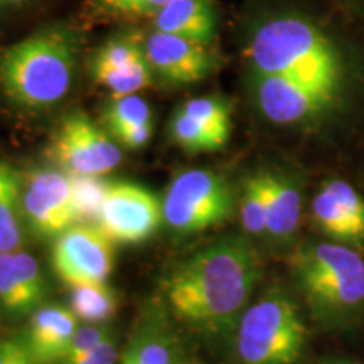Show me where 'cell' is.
Listing matches in <instances>:
<instances>
[{
  "label": "cell",
  "instance_id": "6da1fadb",
  "mask_svg": "<svg viewBox=\"0 0 364 364\" xmlns=\"http://www.w3.org/2000/svg\"><path fill=\"white\" fill-rule=\"evenodd\" d=\"M247 73L299 81L348 110L364 80V51L334 16L299 2H273L241 29Z\"/></svg>",
  "mask_w": 364,
  "mask_h": 364
},
{
  "label": "cell",
  "instance_id": "7a4b0ae2",
  "mask_svg": "<svg viewBox=\"0 0 364 364\" xmlns=\"http://www.w3.org/2000/svg\"><path fill=\"white\" fill-rule=\"evenodd\" d=\"M262 277L257 250L243 236L213 241L179 263L166 299L181 321L206 334L235 329Z\"/></svg>",
  "mask_w": 364,
  "mask_h": 364
},
{
  "label": "cell",
  "instance_id": "3957f363",
  "mask_svg": "<svg viewBox=\"0 0 364 364\" xmlns=\"http://www.w3.org/2000/svg\"><path fill=\"white\" fill-rule=\"evenodd\" d=\"M80 29L68 21L49 22L0 49V90L16 107L51 110L68 97L81 54Z\"/></svg>",
  "mask_w": 364,
  "mask_h": 364
},
{
  "label": "cell",
  "instance_id": "277c9868",
  "mask_svg": "<svg viewBox=\"0 0 364 364\" xmlns=\"http://www.w3.org/2000/svg\"><path fill=\"white\" fill-rule=\"evenodd\" d=\"M292 273L312 317L324 329H349L364 317V257L336 241H311L292 258Z\"/></svg>",
  "mask_w": 364,
  "mask_h": 364
},
{
  "label": "cell",
  "instance_id": "5b68a950",
  "mask_svg": "<svg viewBox=\"0 0 364 364\" xmlns=\"http://www.w3.org/2000/svg\"><path fill=\"white\" fill-rule=\"evenodd\" d=\"M307 341L299 306L280 290H272L245 309L235 327L240 364H297Z\"/></svg>",
  "mask_w": 364,
  "mask_h": 364
},
{
  "label": "cell",
  "instance_id": "8992f818",
  "mask_svg": "<svg viewBox=\"0 0 364 364\" xmlns=\"http://www.w3.org/2000/svg\"><path fill=\"white\" fill-rule=\"evenodd\" d=\"M162 211L166 225L176 233H201L233 216L235 194L230 182L215 171H182L164 196Z\"/></svg>",
  "mask_w": 364,
  "mask_h": 364
},
{
  "label": "cell",
  "instance_id": "52a82bcc",
  "mask_svg": "<svg viewBox=\"0 0 364 364\" xmlns=\"http://www.w3.org/2000/svg\"><path fill=\"white\" fill-rule=\"evenodd\" d=\"M247 81L255 108L272 125L316 129L346 112L322 91L284 76L247 73Z\"/></svg>",
  "mask_w": 364,
  "mask_h": 364
},
{
  "label": "cell",
  "instance_id": "ba28073f",
  "mask_svg": "<svg viewBox=\"0 0 364 364\" xmlns=\"http://www.w3.org/2000/svg\"><path fill=\"white\" fill-rule=\"evenodd\" d=\"M46 157L68 174L107 176L124 161V150L107 129L75 112L56 125Z\"/></svg>",
  "mask_w": 364,
  "mask_h": 364
},
{
  "label": "cell",
  "instance_id": "9c48e42d",
  "mask_svg": "<svg viewBox=\"0 0 364 364\" xmlns=\"http://www.w3.org/2000/svg\"><path fill=\"white\" fill-rule=\"evenodd\" d=\"M91 78L112 97L135 95L154 83V73L145 54V36L125 29L100 44L90 58Z\"/></svg>",
  "mask_w": 364,
  "mask_h": 364
},
{
  "label": "cell",
  "instance_id": "30bf717a",
  "mask_svg": "<svg viewBox=\"0 0 364 364\" xmlns=\"http://www.w3.org/2000/svg\"><path fill=\"white\" fill-rule=\"evenodd\" d=\"M22 209L29 233L43 240L58 238L75 226L71 182L61 169H33L22 177Z\"/></svg>",
  "mask_w": 364,
  "mask_h": 364
},
{
  "label": "cell",
  "instance_id": "8fae6325",
  "mask_svg": "<svg viewBox=\"0 0 364 364\" xmlns=\"http://www.w3.org/2000/svg\"><path fill=\"white\" fill-rule=\"evenodd\" d=\"M53 268L70 287L105 284L113 272V241L97 225H75L54 238Z\"/></svg>",
  "mask_w": 364,
  "mask_h": 364
},
{
  "label": "cell",
  "instance_id": "7c38bea8",
  "mask_svg": "<svg viewBox=\"0 0 364 364\" xmlns=\"http://www.w3.org/2000/svg\"><path fill=\"white\" fill-rule=\"evenodd\" d=\"M164 221L162 201L134 182H112L98 228L113 243L135 245L149 240Z\"/></svg>",
  "mask_w": 364,
  "mask_h": 364
},
{
  "label": "cell",
  "instance_id": "4fadbf2b",
  "mask_svg": "<svg viewBox=\"0 0 364 364\" xmlns=\"http://www.w3.org/2000/svg\"><path fill=\"white\" fill-rule=\"evenodd\" d=\"M145 54L154 76L169 86L201 83L221 65L215 44H203L154 29L145 34Z\"/></svg>",
  "mask_w": 364,
  "mask_h": 364
},
{
  "label": "cell",
  "instance_id": "5bb4252c",
  "mask_svg": "<svg viewBox=\"0 0 364 364\" xmlns=\"http://www.w3.org/2000/svg\"><path fill=\"white\" fill-rule=\"evenodd\" d=\"M312 221L331 241L364 245V198L349 182L331 179L321 186L312 199Z\"/></svg>",
  "mask_w": 364,
  "mask_h": 364
},
{
  "label": "cell",
  "instance_id": "9a60e30c",
  "mask_svg": "<svg viewBox=\"0 0 364 364\" xmlns=\"http://www.w3.org/2000/svg\"><path fill=\"white\" fill-rule=\"evenodd\" d=\"M44 299V273L33 255L22 248L0 253V307L11 316H33Z\"/></svg>",
  "mask_w": 364,
  "mask_h": 364
},
{
  "label": "cell",
  "instance_id": "2e32d148",
  "mask_svg": "<svg viewBox=\"0 0 364 364\" xmlns=\"http://www.w3.org/2000/svg\"><path fill=\"white\" fill-rule=\"evenodd\" d=\"M150 27L203 44H215L220 27L216 0H167L150 19Z\"/></svg>",
  "mask_w": 364,
  "mask_h": 364
},
{
  "label": "cell",
  "instance_id": "e0dca14e",
  "mask_svg": "<svg viewBox=\"0 0 364 364\" xmlns=\"http://www.w3.org/2000/svg\"><path fill=\"white\" fill-rule=\"evenodd\" d=\"M78 329V317L71 309L43 306L31 316L24 343L38 364H58L71 336Z\"/></svg>",
  "mask_w": 364,
  "mask_h": 364
},
{
  "label": "cell",
  "instance_id": "ac0fdd59",
  "mask_svg": "<svg viewBox=\"0 0 364 364\" xmlns=\"http://www.w3.org/2000/svg\"><path fill=\"white\" fill-rule=\"evenodd\" d=\"M103 124L122 149L129 150L144 149L154 134L152 110L139 93L112 97L105 107Z\"/></svg>",
  "mask_w": 364,
  "mask_h": 364
},
{
  "label": "cell",
  "instance_id": "d6986e66",
  "mask_svg": "<svg viewBox=\"0 0 364 364\" xmlns=\"http://www.w3.org/2000/svg\"><path fill=\"white\" fill-rule=\"evenodd\" d=\"M263 172L267 182V235L277 241H287L297 233L302 218L300 188L285 172Z\"/></svg>",
  "mask_w": 364,
  "mask_h": 364
},
{
  "label": "cell",
  "instance_id": "ffe728a7",
  "mask_svg": "<svg viewBox=\"0 0 364 364\" xmlns=\"http://www.w3.org/2000/svg\"><path fill=\"white\" fill-rule=\"evenodd\" d=\"M22 174L0 161V253L16 252L24 245Z\"/></svg>",
  "mask_w": 364,
  "mask_h": 364
},
{
  "label": "cell",
  "instance_id": "44dd1931",
  "mask_svg": "<svg viewBox=\"0 0 364 364\" xmlns=\"http://www.w3.org/2000/svg\"><path fill=\"white\" fill-rule=\"evenodd\" d=\"M179 344L169 331L161 326L142 327L132 338L120 364H177Z\"/></svg>",
  "mask_w": 364,
  "mask_h": 364
},
{
  "label": "cell",
  "instance_id": "7402d4cb",
  "mask_svg": "<svg viewBox=\"0 0 364 364\" xmlns=\"http://www.w3.org/2000/svg\"><path fill=\"white\" fill-rule=\"evenodd\" d=\"M71 182L73 211L76 225H97L102 216L105 201L110 193L112 182L105 176L68 174Z\"/></svg>",
  "mask_w": 364,
  "mask_h": 364
},
{
  "label": "cell",
  "instance_id": "603a6c76",
  "mask_svg": "<svg viewBox=\"0 0 364 364\" xmlns=\"http://www.w3.org/2000/svg\"><path fill=\"white\" fill-rule=\"evenodd\" d=\"M70 309L76 317L90 324H103L118 311L115 290L105 284L71 287Z\"/></svg>",
  "mask_w": 364,
  "mask_h": 364
},
{
  "label": "cell",
  "instance_id": "cb8c5ba5",
  "mask_svg": "<svg viewBox=\"0 0 364 364\" xmlns=\"http://www.w3.org/2000/svg\"><path fill=\"white\" fill-rule=\"evenodd\" d=\"M179 108L226 147L233 130V108L228 100L221 97H199L188 100Z\"/></svg>",
  "mask_w": 364,
  "mask_h": 364
},
{
  "label": "cell",
  "instance_id": "d4e9b609",
  "mask_svg": "<svg viewBox=\"0 0 364 364\" xmlns=\"http://www.w3.org/2000/svg\"><path fill=\"white\" fill-rule=\"evenodd\" d=\"M241 225L252 236L267 235V182L265 172L258 171L245 181L240 201Z\"/></svg>",
  "mask_w": 364,
  "mask_h": 364
},
{
  "label": "cell",
  "instance_id": "484cf974",
  "mask_svg": "<svg viewBox=\"0 0 364 364\" xmlns=\"http://www.w3.org/2000/svg\"><path fill=\"white\" fill-rule=\"evenodd\" d=\"M169 139L189 154H208L225 149L215 135L203 129L194 118L177 108L169 122Z\"/></svg>",
  "mask_w": 364,
  "mask_h": 364
},
{
  "label": "cell",
  "instance_id": "4316f807",
  "mask_svg": "<svg viewBox=\"0 0 364 364\" xmlns=\"http://www.w3.org/2000/svg\"><path fill=\"white\" fill-rule=\"evenodd\" d=\"M166 2L167 0H88V16L97 21H150Z\"/></svg>",
  "mask_w": 364,
  "mask_h": 364
},
{
  "label": "cell",
  "instance_id": "83f0119b",
  "mask_svg": "<svg viewBox=\"0 0 364 364\" xmlns=\"http://www.w3.org/2000/svg\"><path fill=\"white\" fill-rule=\"evenodd\" d=\"M112 329L105 324H90L88 322L86 326L78 327L75 331V334L71 336L70 344H68L66 351L59 363L68 361V359H75L81 356V354L91 351V349H95L98 344H102L103 341L112 338Z\"/></svg>",
  "mask_w": 364,
  "mask_h": 364
},
{
  "label": "cell",
  "instance_id": "f1b7e54d",
  "mask_svg": "<svg viewBox=\"0 0 364 364\" xmlns=\"http://www.w3.org/2000/svg\"><path fill=\"white\" fill-rule=\"evenodd\" d=\"M118 349L115 344V339L108 338L103 341L102 344H98L97 348L91 349V351L81 354V356L75 359H68L59 364H117L118 361Z\"/></svg>",
  "mask_w": 364,
  "mask_h": 364
},
{
  "label": "cell",
  "instance_id": "f546056e",
  "mask_svg": "<svg viewBox=\"0 0 364 364\" xmlns=\"http://www.w3.org/2000/svg\"><path fill=\"white\" fill-rule=\"evenodd\" d=\"M0 364H38L22 339L0 341Z\"/></svg>",
  "mask_w": 364,
  "mask_h": 364
},
{
  "label": "cell",
  "instance_id": "4dcf8cb0",
  "mask_svg": "<svg viewBox=\"0 0 364 364\" xmlns=\"http://www.w3.org/2000/svg\"><path fill=\"white\" fill-rule=\"evenodd\" d=\"M38 0H0V12H12V11H21L33 6Z\"/></svg>",
  "mask_w": 364,
  "mask_h": 364
},
{
  "label": "cell",
  "instance_id": "1f68e13d",
  "mask_svg": "<svg viewBox=\"0 0 364 364\" xmlns=\"http://www.w3.org/2000/svg\"><path fill=\"white\" fill-rule=\"evenodd\" d=\"M318 364H361L358 361H353V359H346V358H331V359H324Z\"/></svg>",
  "mask_w": 364,
  "mask_h": 364
},
{
  "label": "cell",
  "instance_id": "d6a6232c",
  "mask_svg": "<svg viewBox=\"0 0 364 364\" xmlns=\"http://www.w3.org/2000/svg\"><path fill=\"white\" fill-rule=\"evenodd\" d=\"M344 2H348L353 9H356V11L364 14V0H344Z\"/></svg>",
  "mask_w": 364,
  "mask_h": 364
}]
</instances>
